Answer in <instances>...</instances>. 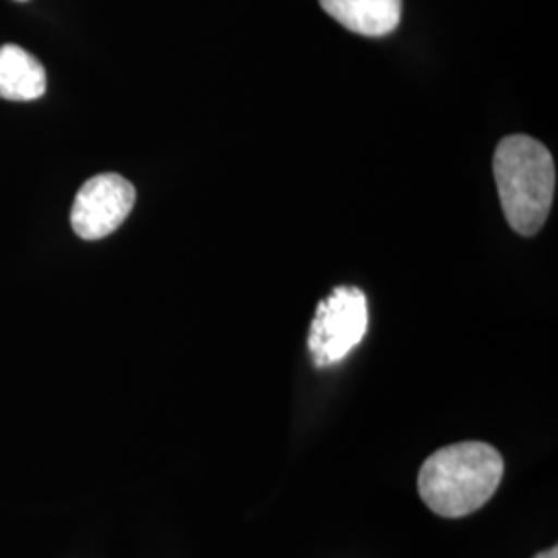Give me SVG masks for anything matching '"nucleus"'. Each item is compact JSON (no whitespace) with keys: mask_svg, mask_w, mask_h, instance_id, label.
<instances>
[{"mask_svg":"<svg viewBox=\"0 0 558 558\" xmlns=\"http://www.w3.org/2000/svg\"><path fill=\"white\" fill-rule=\"evenodd\" d=\"M505 474V459L482 440L442 447L420 468L418 495L439 518L476 513L495 497Z\"/></svg>","mask_w":558,"mask_h":558,"instance_id":"nucleus-1","label":"nucleus"},{"mask_svg":"<svg viewBox=\"0 0 558 558\" xmlns=\"http://www.w3.org/2000/svg\"><path fill=\"white\" fill-rule=\"evenodd\" d=\"M495 179L505 218L521 236H534L550 214L557 172L550 151L525 135L502 140L495 151Z\"/></svg>","mask_w":558,"mask_h":558,"instance_id":"nucleus-2","label":"nucleus"},{"mask_svg":"<svg viewBox=\"0 0 558 558\" xmlns=\"http://www.w3.org/2000/svg\"><path fill=\"white\" fill-rule=\"evenodd\" d=\"M368 331V302L352 286L336 288L317 306L308 333V350L315 366L325 368L345 359Z\"/></svg>","mask_w":558,"mask_h":558,"instance_id":"nucleus-3","label":"nucleus"},{"mask_svg":"<svg viewBox=\"0 0 558 558\" xmlns=\"http://www.w3.org/2000/svg\"><path fill=\"white\" fill-rule=\"evenodd\" d=\"M135 186L120 174L87 180L73 201L71 226L83 240H101L117 232L135 207Z\"/></svg>","mask_w":558,"mask_h":558,"instance_id":"nucleus-4","label":"nucleus"},{"mask_svg":"<svg viewBox=\"0 0 558 558\" xmlns=\"http://www.w3.org/2000/svg\"><path fill=\"white\" fill-rule=\"evenodd\" d=\"M401 4V0H320L325 13L345 29L368 38H383L398 27Z\"/></svg>","mask_w":558,"mask_h":558,"instance_id":"nucleus-5","label":"nucleus"},{"mask_svg":"<svg viewBox=\"0 0 558 558\" xmlns=\"http://www.w3.org/2000/svg\"><path fill=\"white\" fill-rule=\"evenodd\" d=\"M46 94V69L21 46L0 48V98L11 101L38 100Z\"/></svg>","mask_w":558,"mask_h":558,"instance_id":"nucleus-6","label":"nucleus"},{"mask_svg":"<svg viewBox=\"0 0 558 558\" xmlns=\"http://www.w3.org/2000/svg\"><path fill=\"white\" fill-rule=\"evenodd\" d=\"M534 558H558V548L557 546H553V548H548V550H544V553H539Z\"/></svg>","mask_w":558,"mask_h":558,"instance_id":"nucleus-7","label":"nucleus"}]
</instances>
